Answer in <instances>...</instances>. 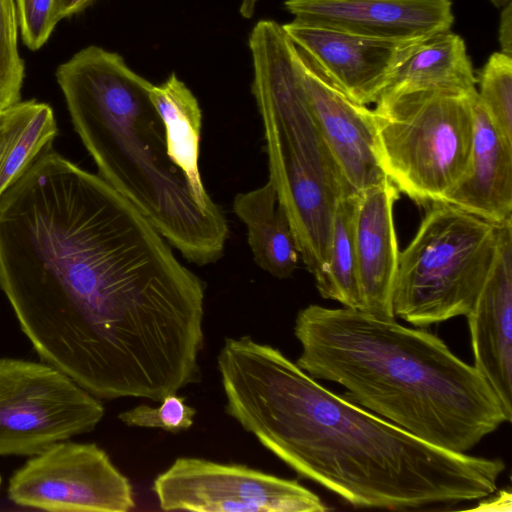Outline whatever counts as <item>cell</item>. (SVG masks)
<instances>
[{"label": "cell", "instance_id": "cell-24", "mask_svg": "<svg viewBox=\"0 0 512 512\" xmlns=\"http://www.w3.org/2000/svg\"><path fill=\"white\" fill-rule=\"evenodd\" d=\"M196 410L186 404L185 397L176 393L166 395L157 407L140 404L123 411L118 418L127 426L160 428L179 433L193 425Z\"/></svg>", "mask_w": 512, "mask_h": 512}, {"label": "cell", "instance_id": "cell-20", "mask_svg": "<svg viewBox=\"0 0 512 512\" xmlns=\"http://www.w3.org/2000/svg\"><path fill=\"white\" fill-rule=\"evenodd\" d=\"M57 133L48 104L19 102L0 125V197Z\"/></svg>", "mask_w": 512, "mask_h": 512}, {"label": "cell", "instance_id": "cell-19", "mask_svg": "<svg viewBox=\"0 0 512 512\" xmlns=\"http://www.w3.org/2000/svg\"><path fill=\"white\" fill-rule=\"evenodd\" d=\"M150 98L165 126L168 154L186 175L199 204L209 211L221 210L206 191L200 176L202 112L196 97L172 73L161 85L152 86Z\"/></svg>", "mask_w": 512, "mask_h": 512}, {"label": "cell", "instance_id": "cell-1", "mask_svg": "<svg viewBox=\"0 0 512 512\" xmlns=\"http://www.w3.org/2000/svg\"><path fill=\"white\" fill-rule=\"evenodd\" d=\"M148 219L51 143L0 197V287L41 359L98 399L198 368L205 286Z\"/></svg>", "mask_w": 512, "mask_h": 512}, {"label": "cell", "instance_id": "cell-18", "mask_svg": "<svg viewBox=\"0 0 512 512\" xmlns=\"http://www.w3.org/2000/svg\"><path fill=\"white\" fill-rule=\"evenodd\" d=\"M233 210L246 225L255 263L275 278L292 276L300 256L272 182L268 180L261 187L238 193Z\"/></svg>", "mask_w": 512, "mask_h": 512}, {"label": "cell", "instance_id": "cell-11", "mask_svg": "<svg viewBox=\"0 0 512 512\" xmlns=\"http://www.w3.org/2000/svg\"><path fill=\"white\" fill-rule=\"evenodd\" d=\"M297 50L321 142L348 194L358 195L387 178L376 156L373 111L351 99L306 52Z\"/></svg>", "mask_w": 512, "mask_h": 512}, {"label": "cell", "instance_id": "cell-10", "mask_svg": "<svg viewBox=\"0 0 512 512\" xmlns=\"http://www.w3.org/2000/svg\"><path fill=\"white\" fill-rule=\"evenodd\" d=\"M262 123L269 180L288 218L300 259L317 284L327 270L335 209L342 196L309 148L282 128Z\"/></svg>", "mask_w": 512, "mask_h": 512}, {"label": "cell", "instance_id": "cell-28", "mask_svg": "<svg viewBox=\"0 0 512 512\" xmlns=\"http://www.w3.org/2000/svg\"><path fill=\"white\" fill-rule=\"evenodd\" d=\"M493 5L498 8H504L507 4L512 3L511 0H490Z\"/></svg>", "mask_w": 512, "mask_h": 512}, {"label": "cell", "instance_id": "cell-4", "mask_svg": "<svg viewBox=\"0 0 512 512\" xmlns=\"http://www.w3.org/2000/svg\"><path fill=\"white\" fill-rule=\"evenodd\" d=\"M55 75L100 177L187 260L205 265L219 259L229 233L226 217L199 204L168 154L165 126L150 98L153 85L119 54L93 45L60 64Z\"/></svg>", "mask_w": 512, "mask_h": 512}, {"label": "cell", "instance_id": "cell-22", "mask_svg": "<svg viewBox=\"0 0 512 512\" xmlns=\"http://www.w3.org/2000/svg\"><path fill=\"white\" fill-rule=\"evenodd\" d=\"M479 102L498 133L512 144V57L493 53L480 74Z\"/></svg>", "mask_w": 512, "mask_h": 512}, {"label": "cell", "instance_id": "cell-12", "mask_svg": "<svg viewBox=\"0 0 512 512\" xmlns=\"http://www.w3.org/2000/svg\"><path fill=\"white\" fill-rule=\"evenodd\" d=\"M282 27L351 99L366 106L376 103L398 62L418 41L374 39L297 20Z\"/></svg>", "mask_w": 512, "mask_h": 512}, {"label": "cell", "instance_id": "cell-5", "mask_svg": "<svg viewBox=\"0 0 512 512\" xmlns=\"http://www.w3.org/2000/svg\"><path fill=\"white\" fill-rule=\"evenodd\" d=\"M476 94L428 90L376 101L372 111L379 166L417 204L445 202L467 175Z\"/></svg>", "mask_w": 512, "mask_h": 512}, {"label": "cell", "instance_id": "cell-27", "mask_svg": "<svg viewBox=\"0 0 512 512\" xmlns=\"http://www.w3.org/2000/svg\"><path fill=\"white\" fill-rule=\"evenodd\" d=\"M93 1L94 0H53V18L58 24L62 19L84 10Z\"/></svg>", "mask_w": 512, "mask_h": 512}, {"label": "cell", "instance_id": "cell-3", "mask_svg": "<svg viewBox=\"0 0 512 512\" xmlns=\"http://www.w3.org/2000/svg\"><path fill=\"white\" fill-rule=\"evenodd\" d=\"M296 364L415 437L466 453L510 422L487 380L436 335L361 309L310 304L296 317Z\"/></svg>", "mask_w": 512, "mask_h": 512}, {"label": "cell", "instance_id": "cell-29", "mask_svg": "<svg viewBox=\"0 0 512 512\" xmlns=\"http://www.w3.org/2000/svg\"><path fill=\"white\" fill-rule=\"evenodd\" d=\"M5 113H6V110L0 111V125H1V123H2V121L4 119V117H5Z\"/></svg>", "mask_w": 512, "mask_h": 512}, {"label": "cell", "instance_id": "cell-26", "mask_svg": "<svg viewBox=\"0 0 512 512\" xmlns=\"http://www.w3.org/2000/svg\"><path fill=\"white\" fill-rule=\"evenodd\" d=\"M501 52L512 57V3L507 4L501 13L499 26Z\"/></svg>", "mask_w": 512, "mask_h": 512}, {"label": "cell", "instance_id": "cell-30", "mask_svg": "<svg viewBox=\"0 0 512 512\" xmlns=\"http://www.w3.org/2000/svg\"><path fill=\"white\" fill-rule=\"evenodd\" d=\"M0 485H1V476H0Z\"/></svg>", "mask_w": 512, "mask_h": 512}, {"label": "cell", "instance_id": "cell-25", "mask_svg": "<svg viewBox=\"0 0 512 512\" xmlns=\"http://www.w3.org/2000/svg\"><path fill=\"white\" fill-rule=\"evenodd\" d=\"M23 43L33 51L50 38L57 23L53 18V0H14Z\"/></svg>", "mask_w": 512, "mask_h": 512}, {"label": "cell", "instance_id": "cell-16", "mask_svg": "<svg viewBox=\"0 0 512 512\" xmlns=\"http://www.w3.org/2000/svg\"><path fill=\"white\" fill-rule=\"evenodd\" d=\"M473 108L475 131L468 173L445 202L500 226L512 219V144L491 124L478 92Z\"/></svg>", "mask_w": 512, "mask_h": 512}, {"label": "cell", "instance_id": "cell-15", "mask_svg": "<svg viewBox=\"0 0 512 512\" xmlns=\"http://www.w3.org/2000/svg\"><path fill=\"white\" fill-rule=\"evenodd\" d=\"M400 192L385 178L356 198L354 239L362 309L395 318L392 294L399 264L394 205Z\"/></svg>", "mask_w": 512, "mask_h": 512}, {"label": "cell", "instance_id": "cell-9", "mask_svg": "<svg viewBox=\"0 0 512 512\" xmlns=\"http://www.w3.org/2000/svg\"><path fill=\"white\" fill-rule=\"evenodd\" d=\"M16 505L68 512H126L134 505L129 479L94 443L60 441L31 457L9 480Z\"/></svg>", "mask_w": 512, "mask_h": 512}, {"label": "cell", "instance_id": "cell-8", "mask_svg": "<svg viewBox=\"0 0 512 512\" xmlns=\"http://www.w3.org/2000/svg\"><path fill=\"white\" fill-rule=\"evenodd\" d=\"M161 509L198 512H324L317 494L296 480L246 465L178 457L152 486Z\"/></svg>", "mask_w": 512, "mask_h": 512}, {"label": "cell", "instance_id": "cell-21", "mask_svg": "<svg viewBox=\"0 0 512 512\" xmlns=\"http://www.w3.org/2000/svg\"><path fill=\"white\" fill-rule=\"evenodd\" d=\"M357 195L338 199L329 251L327 270L316 284L325 299L345 307L362 309L354 239V218Z\"/></svg>", "mask_w": 512, "mask_h": 512}, {"label": "cell", "instance_id": "cell-23", "mask_svg": "<svg viewBox=\"0 0 512 512\" xmlns=\"http://www.w3.org/2000/svg\"><path fill=\"white\" fill-rule=\"evenodd\" d=\"M18 28L14 0H0V111L21 98L25 66L18 50Z\"/></svg>", "mask_w": 512, "mask_h": 512}, {"label": "cell", "instance_id": "cell-2", "mask_svg": "<svg viewBox=\"0 0 512 512\" xmlns=\"http://www.w3.org/2000/svg\"><path fill=\"white\" fill-rule=\"evenodd\" d=\"M225 411L299 476L355 507L415 510L487 498L501 459L427 443L320 385L279 349L225 338Z\"/></svg>", "mask_w": 512, "mask_h": 512}, {"label": "cell", "instance_id": "cell-14", "mask_svg": "<svg viewBox=\"0 0 512 512\" xmlns=\"http://www.w3.org/2000/svg\"><path fill=\"white\" fill-rule=\"evenodd\" d=\"M474 367L512 419V219L498 226L492 268L466 315Z\"/></svg>", "mask_w": 512, "mask_h": 512}, {"label": "cell", "instance_id": "cell-17", "mask_svg": "<svg viewBox=\"0 0 512 512\" xmlns=\"http://www.w3.org/2000/svg\"><path fill=\"white\" fill-rule=\"evenodd\" d=\"M476 83L464 40L448 30L416 41L380 96L428 90L471 95L477 92Z\"/></svg>", "mask_w": 512, "mask_h": 512}, {"label": "cell", "instance_id": "cell-6", "mask_svg": "<svg viewBox=\"0 0 512 512\" xmlns=\"http://www.w3.org/2000/svg\"><path fill=\"white\" fill-rule=\"evenodd\" d=\"M498 226L449 203L430 204L399 254L394 316L426 327L466 316L492 268Z\"/></svg>", "mask_w": 512, "mask_h": 512}, {"label": "cell", "instance_id": "cell-13", "mask_svg": "<svg viewBox=\"0 0 512 512\" xmlns=\"http://www.w3.org/2000/svg\"><path fill=\"white\" fill-rule=\"evenodd\" d=\"M294 20L390 41H413L448 31L450 0H287Z\"/></svg>", "mask_w": 512, "mask_h": 512}, {"label": "cell", "instance_id": "cell-7", "mask_svg": "<svg viewBox=\"0 0 512 512\" xmlns=\"http://www.w3.org/2000/svg\"><path fill=\"white\" fill-rule=\"evenodd\" d=\"M102 403L47 363L0 358V456H34L91 432Z\"/></svg>", "mask_w": 512, "mask_h": 512}]
</instances>
